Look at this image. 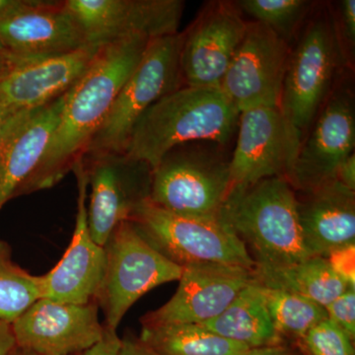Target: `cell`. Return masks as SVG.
<instances>
[{"label":"cell","instance_id":"obj_30","mask_svg":"<svg viewBox=\"0 0 355 355\" xmlns=\"http://www.w3.org/2000/svg\"><path fill=\"white\" fill-rule=\"evenodd\" d=\"M336 27L340 41L347 53L349 62L354 53L355 46V1L354 0H342L338 2V8L334 9Z\"/></svg>","mask_w":355,"mask_h":355},{"label":"cell","instance_id":"obj_25","mask_svg":"<svg viewBox=\"0 0 355 355\" xmlns=\"http://www.w3.org/2000/svg\"><path fill=\"white\" fill-rule=\"evenodd\" d=\"M261 291L273 326L280 336H291L301 340L313 327L328 319L323 306L304 296L263 286Z\"/></svg>","mask_w":355,"mask_h":355},{"label":"cell","instance_id":"obj_4","mask_svg":"<svg viewBox=\"0 0 355 355\" xmlns=\"http://www.w3.org/2000/svg\"><path fill=\"white\" fill-rule=\"evenodd\" d=\"M246 246L254 268H279L310 258L299 223L297 195L282 177L228 196L221 211Z\"/></svg>","mask_w":355,"mask_h":355},{"label":"cell","instance_id":"obj_27","mask_svg":"<svg viewBox=\"0 0 355 355\" xmlns=\"http://www.w3.org/2000/svg\"><path fill=\"white\" fill-rule=\"evenodd\" d=\"M235 6L242 14L272 29L293 46L317 2L307 0H238Z\"/></svg>","mask_w":355,"mask_h":355},{"label":"cell","instance_id":"obj_26","mask_svg":"<svg viewBox=\"0 0 355 355\" xmlns=\"http://www.w3.org/2000/svg\"><path fill=\"white\" fill-rule=\"evenodd\" d=\"M40 298L41 275H33L17 265L8 243L0 239V319L12 323Z\"/></svg>","mask_w":355,"mask_h":355},{"label":"cell","instance_id":"obj_29","mask_svg":"<svg viewBox=\"0 0 355 355\" xmlns=\"http://www.w3.org/2000/svg\"><path fill=\"white\" fill-rule=\"evenodd\" d=\"M331 320L352 340L355 338V291L349 288L324 307Z\"/></svg>","mask_w":355,"mask_h":355},{"label":"cell","instance_id":"obj_23","mask_svg":"<svg viewBox=\"0 0 355 355\" xmlns=\"http://www.w3.org/2000/svg\"><path fill=\"white\" fill-rule=\"evenodd\" d=\"M261 286L304 296L323 307L352 288L331 270L324 257H310L279 268H254Z\"/></svg>","mask_w":355,"mask_h":355},{"label":"cell","instance_id":"obj_16","mask_svg":"<svg viewBox=\"0 0 355 355\" xmlns=\"http://www.w3.org/2000/svg\"><path fill=\"white\" fill-rule=\"evenodd\" d=\"M254 268L216 263L183 266L176 293L162 307L141 318L142 326L202 324L221 314L248 284Z\"/></svg>","mask_w":355,"mask_h":355},{"label":"cell","instance_id":"obj_13","mask_svg":"<svg viewBox=\"0 0 355 355\" xmlns=\"http://www.w3.org/2000/svg\"><path fill=\"white\" fill-rule=\"evenodd\" d=\"M248 21L233 1H210L183 32L180 53L182 86L219 88Z\"/></svg>","mask_w":355,"mask_h":355},{"label":"cell","instance_id":"obj_36","mask_svg":"<svg viewBox=\"0 0 355 355\" xmlns=\"http://www.w3.org/2000/svg\"><path fill=\"white\" fill-rule=\"evenodd\" d=\"M26 62H29V60H23L14 57L12 53H9L4 48L3 44L0 43V80L6 77L9 72L12 71L19 65L25 64Z\"/></svg>","mask_w":355,"mask_h":355},{"label":"cell","instance_id":"obj_1","mask_svg":"<svg viewBox=\"0 0 355 355\" xmlns=\"http://www.w3.org/2000/svg\"><path fill=\"white\" fill-rule=\"evenodd\" d=\"M150 41L132 36L100 46L85 73L65 94L57 128L22 195L53 188L72 171Z\"/></svg>","mask_w":355,"mask_h":355},{"label":"cell","instance_id":"obj_33","mask_svg":"<svg viewBox=\"0 0 355 355\" xmlns=\"http://www.w3.org/2000/svg\"><path fill=\"white\" fill-rule=\"evenodd\" d=\"M336 181L355 191V154L352 153L340 163L336 172Z\"/></svg>","mask_w":355,"mask_h":355},{"label":"cell","instance_id":"obj_37","mask_svg":"<svg viewBox=\"0 0 355 355\" xmlns=\"http://www.w3.org/2000/svg\"><path fill=\"white\" fill-rule=\"evenodd\" d=\"M33 0H0V22L29 6Z\"/></svg>","mask_w":355,"mask_h":355},{"label":"cell","instance_id":"obj_14","mask_svg":"<svg viewBox=\"0 0 355 355\" xmlns=\"http://www.w3.org/2000/svg\"><path fill=\"white\" fill-rule=\"evenodd\" d=\"M64 4L93 44L177 34L184 8L181 0H65Z\"/></svg>","mask_w":355,"mask_h":355},{"label":"cell","instance_id":"obj_19","mask_svg":"<svg viewBox=\"0 0 355 355\" xmlns=\"http://www.w3.org/2000/svg\"><path fill=\"white\" fill-rule=\"evenodd\" d=\"M100 46L85 44L16 67L0 80V106L15 114L38 109L62 97L85 73Z\"/></svg>","mask_w":355,"mask_h":355},{"label":"cell","instance_id":"obj_8","mask_svg":"<svg viewBox=\"0 0 355 355\" xmlns=\"http://www.w3.org/2000/svg\"><path fill=\"white\" fill-rule=\"evenodd\" d=\"M106 263L95 302L105 327L116 331L140 297L161 284L179 280L183 266L168 260L139 234L130 220L119 224L104 246Z\"/></svg>","mask_w":355,"mask_h":355},{"label":"cell","instance_id":"obj_15","mask_svg":"<svg viewBox=\"0 0 355 355\" xmlns=\"http://www.w3.org/2000/svg\"><path fill=\"white\" fill-rule=\"evenodd\" d=\"M19 349L39 355H77L99 343L105 324L95 301L86 304L40 298L12 322Z\"/></svg>","mask_w":355,"mask_h":355},{"label":"cell","instance_id":"obj_28","mask_svg":"<svg viewBox=\"0 0 355 355\" xmlns=\"http://www.w3.org/2000/svg\"><path fill=\"white\" fill-rule=\"evenodd\" d=\"M300 340L309 355H355L352 338L329 319L313 327Z\"/></svg>","mask_w":355,"mask_h":355},{"label":"cell","instance_id":"obj_39","mask_svg":"<svg viewBox=\"0 0 355 355\" xmlns=\"http://www.w3.org/2000/svg\"><path fill=\"white\" fill-rule=\"evenodd\" d=\"M11 113H9L6 109L3 107L0 106V139H1L2 132H3L4 127L9 116H11Z\"/></svg>","mask_w":355,"mask_h":355},{"label":"cell","instance_id":"obj_34","mask_svg":"<svg viewBox=\"0 0 355 355\" xmlns=\"http://www.w3.org/2000/svg\"><path fill=\"white\" fill-rule=\"evenodd\" d=\"M17 349L12 323L0 319V355H13Z\"/></svg>","mask_w":355,"mask_h":355},{"label":"cell","instance_id":"obj_10","mask_svg":"<svg viewBox=\"0 0 355 355\" xmlns=\"http://www.w3.org/2000/svg\"><path fill=\"white\" fill-rule=\"evenodd\" d=\"M291 46L270 28L248 21L220 88L240 113L258 107H279Z\"/></svg>","mask_w":355,"mask_h":355},{"label":"cell","instance_id":"obj_31","mask_svg":"<svg viewBox=\"0 0 355 355\" xmlns=\"http://www.w3.org/2000/svg\"><path fill=\"white\" fill-rule=\"evenodd\" d=\"M331 270L352 288L355 286V244L338 248L326 257Z\"/></svg>","mask_w":355,"mask_h":355},{"label":"cell","instance_id":"obj_38","mask_svg":"<svg viewBox=\"0 0 355 355\" xmlns=\"http://www.w3.org/2000/svg\"><path fill=\"white\" fill-rule=\"evenodd\" d=\"M242 355H299L289 347L282 345H270V347L250 349Z\"/></svg>","mask_w":355,"mask_h":355},{"label":"cell","instance_id":"obj_40","mask_svg":"<svg viewBox=\"0 0 355 355\" xmlns=\"http://www.w3.org/2000/svg\"><path fill=\"white\" fill-rule=\"evenodd\" d=\"M13 355H39V354H35V352H29V350H25V349H19V347H18V349H16V352H14Z\"/></svg>","mask_w":355,"mask_h":355},{"label":"cell","instance_id":"obj_3","mask_svg":"<svg viewBox=\"0 0 355 355\" xmlns=\"http://www.w3.org/2000/svg\"><path fill=\"white\" fill-rule=\"evenodd\" d=\"M347 65L333 6L317 2L291 46L279 104L299 146Z\"/></svg>","mask_w":355,"mask_h":355},{"label":"cell","instance_id":"obj_2","mask_svg":"<svg viewBox=\"0 0 355 355\" xmlns=\"http://www.w3.org/2000/svg\"><path fill=\"white\" fill-rule=\"evenodd\" d=\"M239 116L220 88L182 86L140 116L123 153L153 170L166 153L182 144L209 141L227 146Z\"/></svg>","mask_w":355,"mask_h":355},{"label":"cell","instance_id":"obj_35","mask_svg":"<svg viewBox=\"0 0 355 355\" xmlns=\"http://www.w3.org/2000/svg\"><path fill=\"white\" fill-rule=\"evenodd\" d=\"M119 355H159L140 342L139 338L127 335L121 338V347Z\"/></svg>","mask_w":355,"mask_h":355},{"label":"cell","instance_id":"obj_5","mask_svg":"<svg viewBox=\"0 0 355 355\" xmlns=\"http://www.w3.org/2000/svg\"><path fill=\"white\" fill-rule=\"evenodd\" d=\"M225 147L198 141L171 149L153 170L149 200L181 216L221 217L230 190Z\"/></svg>","mask_w":355,"mask_h":355},{"label":"cell","instance_id":"obj_21","mask_svg":"<svg viewBox=\"0 0 355 355\" xmlns=\"http://www.w3.org/2000/svg\"><path fill=\"white\" fill-rule=\"evenodd\" d=\"M299 223L311 257L326 258L338 248L355 244V191L328 182L297 197Z\"/></svg>","mask_w":355,"mask_h":355},{"label":"cell","instance_id":"obj_6","mask_svg":"<svg viewBox=\"0 0 355 355\" xmlns=\"http://www.w3.org/2000/svg\"><path fill=\"white\" fill-rule=\"evenodd\" d=\"M128 220L154 249L177 265L216 263L254 268L244 243L221 217L181 216L147 198Z\"/></svg>","mask_w":355,"mask_h":355},{"label":"cell","instance_id":"obj_11","mask_svg":"<svg viewBox=\"0 0 355 355\" xmlns=\"http://www.w3.org/2000/svg\"><path fill=\"white\" fill-rule=\"evenodd\" d=\"M83 161L91 188L89 232L96 244L104 247L114 228L149 198L153 170L125 153L84 156Z\"/></svg>","mask_w":355,"mask_h":355},{"label":"cell","instance_id":"obj_22","mask_svg":"<svg viewBox=\"0 0 355 355\" xmlns=\"http://www.w3.org/2000/svg\"><path fill=\"white\" fill-rule=\"evenodd\" d=\"M200 326L250 349L282 343V336L275 330L266 308L261 284L257 279L243 288L221 314Z\"/></svg>","mask_w":355,"mask_h":355},{"label":"cell","instance_id":"obj_17","mask_svg":"<svg viewBox=\"0 0 355 355\" xmlns=\"http://www.w3.org/2000/svg\"><path fill=\"white\" fill-rule=\"evenodd\" d=\"M76 173L78 200L76 227L69 248L58 265L41 275L42 298L62 303L86 304L95 301L104 275V247L93 241L88 228V177L83 159L77 161Z\"/></svg>","mask_w":355,"mask_h":355},{"label":"cell","instance_id":"obj_20","mask_svg":"<svg viewBox=\"0 0 355 355\" xmlns=\"http://www.w3.org/2000/svg\"><path fill=\"white\" fill-rule=\"evenodd\" d=\"M0 43L23 60L55 57L88 44L64 1L33 0L0 22Z\"/></svg>","mask_w":355,"mask_h":355},{"label":"cell","instance_id":"obj_12","mask_svg":"<svg viewBox=\"0 0 355 355\" xmlns=\"http://www.w3.org/2000/svg\"><path fill=\"white\" fill-rule=\"evenodd\" d=\"M298 149L279 107L242 111L230 157L228 196L268 178L288 181Z\"/></svg>","mask_w":355,"mask_h":355},{"label":"cell","instance_id":"obj_18","mask_svg":"<svg viewBox=\"0 0 355 355\" xmlns=\"http://www.w3.org/2000/svg\"><path fill=\"white\" fill-rule=\"evenodd\" d=\"M65 94L38 109L12 114L7 120L0 139V210L22 196L57 128Z\"/></svg>","mask_w":355,"mask_h":355},{"label":"cell","instance_id":"obj_32","mask_svg":"<svg viewBox=\"0 0 355 355\" xmlns=\"http://www.w3.org/2000/svg\"><path fill=\"white\" fill-rule=\"evenodd\" d=\"M121 347V338L116 331L106 328L105 335L99 343L77 355H119Z\"/></svg>","mask_w":355,"mask_h":355},{"label":"cell","instance_id":"obj_24","mask_svg":"<svg viewBox=\"0 0 355 355\" xmlns=\"http://www.w3.org/2000/svg\"><path fill=\"white\" fill-rule=\"evenodd\" d=\"M139 338L159 355H242L250 349L197 324L142 326Z\"/></svg>","mask_w":355,"mask_h":355},{"label":"cell","instance_id":"obj_9","mask_svg":"<svg viewBox=\"0 0 355 355\" xmlns=\"http://www.w3.org/2000/svg\"><path fill=\"white\" fill-rule=\"evenodd\" d=\"M355 101L347 79L338 81L299 146L288 182L300 193L334 181L336 169L354 153Z\"/></svg>","mask_w":355,"mask_h":355},{"label":"cell","instance_id":"obj_7","mask_svg":"<svg viewBox=\"0 0 355 355\" xmlns=\"http://www.w3.org/2000/svg\"><path fill=\"white\" fill-rule=\"evenodd\" d=\"M183 39V32H179L149 42L83 157L123 153L140 116L161 98L182 87L180 53Z\"/></svg>","mask_w":355,"mask_h":355}]
</instances>
